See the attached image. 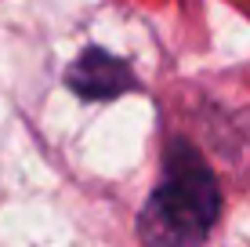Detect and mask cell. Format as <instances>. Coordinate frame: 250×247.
I'll list each match as a JSON object with an SVG mask.
<instances>
[{
    "label": "cell",
    "mask_w": 250,
    "mask_h": 247,
    "mask_svg": "<svg viewBox=\"0 0 250 247\" xmlns=\"http://www.w3.org/2000/svg\"><path fill=\"white\" fill-rule=\"evenodd\" d=\"M65 84L87 102H109V98H120L138 88L131 62H124L113 51H102V47L83 51L65 69Z\"/></svg>",
    "instance_id": "2"
},
{
    "label": "cell",
    "mask_w": 250,
    "mask_h": 247,
    "mask_svg": "<svg viewBox=\"0 0 250 247\" xmlns=\"http://www.w3.org/2000/svg\"><path fill=\"white\" fill-rule=\"evenodd\" d=\"M221 215L218 178L200 149L174 138L163 149V175L138 215L145 247H203Z\"/></svg>",
    "instance_id": "1"
}]
</instances>
